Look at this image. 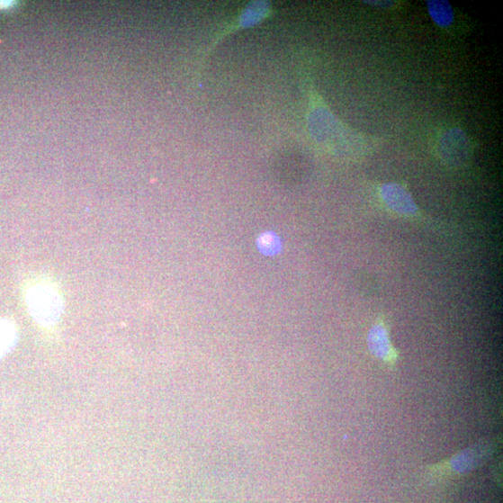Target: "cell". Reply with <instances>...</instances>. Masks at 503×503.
Returning <instances> with one entry per match:
<instances>
[{"mask_svg":"<svg viewBox=\"0 0 503 503\" xmlns=\"http://www.w3.org/2000/svg\"><path fill=\"white\" fill-rule=\"evenodd\" d=\"M500 445L499 436L482 439L460 450L453 456L427 466L426 472L430 478L436 480L458 478L489 463L499 452Z\"/></svg>","mask_w":503,"mask_h":503,"instance_id":"cell-1","label":"cell"},{"mask_svg":"<svg viewBox=\"0 0 503 503\" xmlns=\"http://www.w3.org/2000/svg\"><path fill=\"white\" fill-rule=\"evenodd\" d=\"M25 302L33 319L47 328L57 325L65 310L58 290L48 283L32 286L26 293Z\"/></svg>","mask_w":503,"mask_h":503,"instance_id":"cell-2","label":"cell"},{"mask_svg":"<svg viewBox=\"0 0 503 503\" xmlns=\"http://www.w3.org/2000/svg\"><path fill=\"white\" fill-rule=\"evenodd\" d=\"M312 123L318 136L332 147H337L341 152L356 156L365 152L367 147L365 139L357 132H354L337 122L327 112L315 114Z\"/></svg>","mask_w":503,"mask_h":503,"instance_id":"cell-3","label":"cell"},{"mask_svg":"<svg viewBox=\"0 0 503 503\" xmlns=\"http://www.w3.org/2000/svg\"><path fill=\"white\" fill-rule=\"evenodd\" d=\"M438 152L444 164L450 167L466 166L472 157V145L465 132L455 128L445 132L439 141Z\"/></svg>","mask_w":503,"mask_h":503,"instance_id":"cell-4","label":"cell"},{"mask_svg":"<svg viewBox=\"0 0 503 503\" xmlns=\"http://www.w3.org/2000/svg\"><path fill=\"white\" fill-rule=\"evenodd\" d=\"M366 344L369 353L385 364L394 366L399 362L400 352L393 346L389 326L382 317L369 329Z\"/></svg>","mask_w":503,"mask_h":503,"instance_id":"cell-5","label":"cell"},{"mask_svg":"<svg viewBox=\"0 0 503 503\" xmlns=\"http://www.w3.org/2000/svg\"><path fill=\"white\" fill-rule=\"evenodd\" d=\"M381 195L385 205L396 215L414 219L418 215V208L410 193L400 184H383Z\"/></svg>","mask_w":503,"mask_h":503,"instance_id":"cell-6","label":"cell"},{"mask_svg":"<svg viewBox=\"0 0 503 503\" xmlns=\"http://www.w3.org/2000/svg\"><path fill=\"white\" fill-rule=\"evenodd\" d=\"M18 341L16 324L8 318H0V362L15 349Z\"/></svg>","mask_w":503,"mask_h":503,"instance_id":"cell-7","label":"cell"},{"mask_svg":"<svg viewBox=\"0 0 503 503\" xmlns=\"http://www.w3.org/2000/svg\"><path fill=\"white\" fill-rule=\"evenodd\" d=\"M428 11L433 20L442 28L453 23L454 13L452 5L447 2L432 0L427 2Z\"/></svg>","mask_w":503,"mask_h":503,"instance_id":"cell-8","label":"cell"},{"mask_svg":"<svg viewBox=\"0 0 503 503\" xmlns=\"http://www.w3.org/2000/svg\"><path fill=\"white\" fill-rule=\"evenodd\" d=\"M258 248L259 250L268 256H274L278 254L282 249V244L279 237L274 233L268 232L264 233L259 237L258 239Z\"/></svg>","mask_w":503,"mask_h":503,"instance_id":"cell-9","label":"cell"},{"mask_svg":"<svg viewBox=\"0 0 503 503\" xmlns=\"http://www.w3.org/2000/svg\"><path fill=\"white\" fill-rule=\"evenodd\" d=\"M364 4L379 9H387L393 5L392 2H364Z\"/></svg>","mask_w":503,"mask_h":503,"instance_id":"cell-10","label":"cell"}]
</instances>
